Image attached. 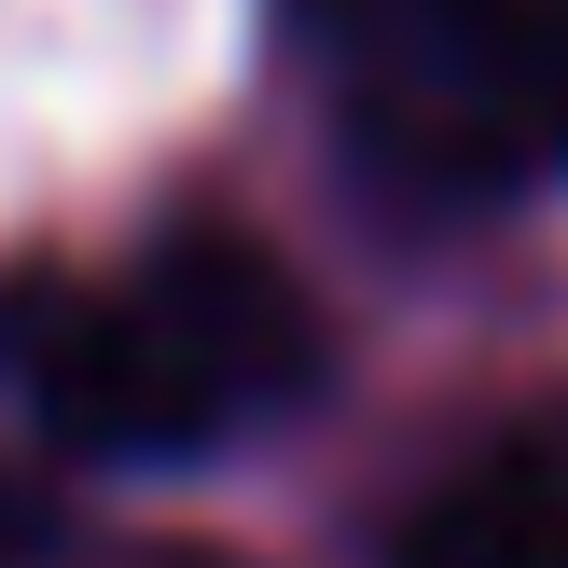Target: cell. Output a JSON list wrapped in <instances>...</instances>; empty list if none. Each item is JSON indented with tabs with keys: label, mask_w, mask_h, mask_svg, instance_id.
<instances>
[{
	"label": "cell",
	"mask_w": 568,
	"mask_h": 568,
	"mask_svg": "<svg viewBox=\"0 0 568 568\" xmlns=\"http://www.w3.org/2000/svg\"><path fill=\"white\" fill-rule=\"evenodd\" d=\"M0 388L70 458H209L320 388V305L264 236L166 222L125 264L0 277Z\"/></svg>",
	"instance_id": "obj_1"
},
{
	"label": "cell",
	"mask_w": 568,
	"mask_h": 568,
	"mask_svg": "<svg viewBox=\"0 0 568 568\" xmlns=\"http://www.w3.org/2000/svg\"><path fill=\"white\" fill-rule=\"evenodd\" d=\"M333 125L388 209H514L568 166V0H305Z\"/></svg>",
	"instance_id": "obj_2"
},
{
	"label": "cell",
	"mask_w": 568,
	"mask_h": 568,
	"mask_svg": "<svg viewBox=\"0 0 568 568\" xmlns=\"http://www.w3.org/2000/svg\"><path fill=\"white\" fill-rule=\"evenodd\" d=\"M388 568H568V403H527L403 514Z\"/></svg>",
	"instance_id": "obj_3"
},
{
	"label": "cell",
	"mask_w": 568,
	"mask_h": 568,
	"mask_svg": "<svg viewBox=\"0 0 568 568\" xmlns=\"http://www.w3.org/2000/svg\"><path fill=\"white\" fill-rule=\"evenodd\" d=\"M42 555H55V499L28 471H0V568H42Z\"/></svg>",
	"instance_id": "obj_4"
},
{
	"label": "cell",
	"mask_w": 568,
	"mask_h": 568,
	"mask_svg": "<svg viewBox=\"0 0 568 568\" xmlns=\"http://www.w3.org/2000/svg\"><path fill=\"white\" fill-rule=\"evenodd\" d=\"M125 568H236V555H194V541H166V555H125Z\"/></svg>",
	"instance_id": "obj_5"
}]
</instances>
